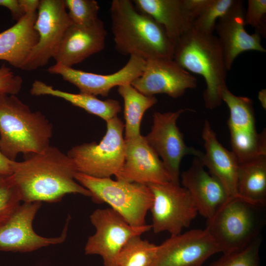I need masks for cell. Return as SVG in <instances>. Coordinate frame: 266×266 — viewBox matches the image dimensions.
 <instances>
[{"label":"cell","instance_id":"cell-1","mask_svg":"<svg viewBox=\"0 0 266 266\" xmlns=\"http://www.w3.org/2000/svg\"><path fill=\"white\" fill-rule=\"evenodd\" d=\"M12 177L24 202H57L68 194L91 197L89 190L74 178L77 172L70 157L50 145L43 151L24 155L13 161Z\"/></svg>","mask_w":266,"mask_h":266},{"label":"cell","instance_id":"cell-2","mask_svg":"<svg viewBox=\"0 0 266 266\" xmlns=\"http://www.w3.org/2000/svg\"><path fill=\"white\" fill-rule=\"evenodd\" d=\"M110 15L115 48L120 54L145 60L173 59L175 42L159 23L138 11L133 1L112 0Z\"/></svg>","mask_w":266,"mask_h":266},{"label":"cell","instance_id":"cell-3","mask_svg":"<svg viewBox=\"0 0 266 266\" xmlns=\"http://www.w3.org/2000/svg\"><path fill=\"white\" fill-rule=\"evenodd\" d=\"M53 125L41 112L33 111L16 95L0 93V149L10 160L49 147Z\"/></svg>","mask_w":266,"mask_h":266},{"label":"cell","instance_id":"cell-4","mask_svg":"<svg viewBox=\"0 0 266 266\" xmlns=\"http://www.w3.org/2000/svg\"><path fill=\"white\" fill-rule=\"evenodd\" d=\"M173 60L189 72L203 77L206 87L203 98L207 109L221 105L223 92L227 87V69L217 36L193 26L175 42Z\"/></svg>","mask_w":266,"mask_h":266},{"label":"cell","instance_id":"cell-5","mask_svg":"<svg viewBox=\"0 0 266 266\" xmlns=\"http://www.w3.org/2000/svg\"><path fill=\"white\" fill-rule=\"evenodd\" d=\"M265 206L240 197H229L207 220L205 229L223 254L239 250L261 236L266 223Z\"/></svg>","mask_w":266,"mask_h":266},{"label":"cell","instance_id":"cell-6","mask_svg":"<svg viewBox=\"0 0 266 266\" xmlns=\"http://www.w3.org/2000/svg\"><path fill=\"white\" fill-rule=\"evenodd\" d=\"M74 178L90 191L93 201L108 204L131 226L146 225L145 217L153 200L147 185L94 177L78 172Z\"/></svg>","mask_w":266,"mask_h":266},{"label":"cell","instance_id":"cell-7","mask_svg":"<svg viewBox=\"0 0 266 266\" xmlns=\"http://www.w3.org/2000/svg\"><path fill=\"white\" fill-rule=\"evenodd\" d=\"M106 122V133L99 143L77 145L67 153L77 172L94 177L108 178L115 175L122 166L125 150L124 124L117 116Z\"/></svg>","mask_w":266,"mask_h":266},{"label":"cell","instance_id":"cell-8","mask_svg":"<svg viewBox=\"0 0 266 266\" xmlns=\"http://www.w3.org/2000/svg\"><path fill=\"white\" fill-rule=\"evenodd\" d=\"M147 185L153 196L150 210L154 232H167L171 236L181 233L198 214L189 192L180 184L171 182Z\"/></svg>","mask_w":266,"mask_h":266},{"label":"cell","instance_id":"cell-9","mask_svg":"<svg viewBox=\"0 0 266 266\" xmlns=\"http://www.w3.org/2000/svg\"><path fill=\"white\" fill-rule=\"evenodd\" d=\"M90 219L96 232L87 240L85 254L100 256L104 266H115L117 256L126 243L132 237L152 229L151 225L147 224L131 226L111 208L97 209Z\"/></svg>","mask_w":266,"mask_h":266},{"label":"cell","instance_id":"cell-10","mask_svg":"<svg viewBox=\"0 0 266 266\" xmlns=\"http://www.w3.org/2000/svg\"><path fill=\"white\" fill-rule=\"evenodd\" d=\"M193 110L182 108L173 112H154L150 132L145 138L162 161L169 176L170 182L180 184V165L187 155L200 157L202 152L188 147L183 135L177 126L181 114Z\"/></svg>","mask_w":266,"mask_h":266},{"label":"cell","instance_id":"cell-11","mask_svg":"<svg viewBox=\"0 0 266 266\" xmlns=\"http://www.w3.org/2000/svg\"><path fill=\"white\" fill-rule=\"evenodd\" d=\"M34 28L38 41L21 69L33 70L55 56L68 28L72 24L64 0H40Z\"/></svg>","mask_w":266,"mask_h":266},{"label":"cell","instance_id":"cell-12","mask_svg":"<svg viewBox=\"0 0 266 266\" xmlns=\"http://www.w3.org/2000/svg\"><path fill=\"white\" fill-rule=\"evenodd\" d=\"M41 205V202H24L0 226V251L31 252L43 247L62 243L65 240L70 216L59 237H45L34 231L33 222Z\"/></svg>","mask_w":266,"mask_h":266},{"label":"cell","instance_id":"cell-13","mask_svg":"<svg viewBox=\"0 0 266 266\" xmlns=\"http://www.w3.org/2000/svg\"><path fill=\"white\" fill-rule=\"evenodd\" d=\"M222 250L208 231L194 229L170 236L158 245L151 266H201Z\"/></svg>","mask_w":266,"mask_h":266},{"label":"cell","instance_id":"cell-14","mask_svg":"<svg viewBox=\"0 0 266 266\" xmlns=\"http://www.w3.org/2000/svg\"><path fill=\"white\" fill-rule=\"evenodd\" d=\"M131 85L146 96L164 94L172 98H178L187 90L198 86L196 78L190 72L167 58L145 60L142 74Z\"/></svg>","mask_w":266,"mask_h":266},{"label":"cell","instance_id":"cell-15","mask_svg":"<svg viewBox=\"0 0 266 266\" xmlns=\"http://www.w3.org/2000/svg\"><path fill=\"white\" fill-rule=\"evenodd\" d=\"M145 60L136 56H130L127 64L118 71L107 75L96 74L67 67L59 64L50 66L49 73L58 74L76 86L79 93L94 96H108L115 86L131 84L142 73Z\"/></svg>","mask_w":266,"mask_h":266},{"label":"cell","instance_id":"cell-16","mask_svg":"<svg viewBox=\"0 0 266 266\" xmlns=\"http://www.w3.org/2000/svg\"><path fill=\"white\" fill-rule=\"evenodd\" d=\"M123 165L115 175L116 180L148 185L170 182L164 164L145 136L125 139Z\"/></svg>","mask_w":266,"mask_h":266},{"label":"cell","instance_id":"cell-17","mask_svg":"<svg viewBox=\"0 0 266 266\" xmlns=\"http://www.w3.org/2000/svg\"><path fill=\"white\" fill-rule=\"evenodd\" d=\"M243 1L236 0L233 7L216 23L215 29L227 70L232 68L236 57L244 52H266L258 33H248L245 29Z\"/></svg>","mask_w":266,"mask_h":266},{"label":"cell","instance_id":"cell-18","mask_svg":"<svg viewBox=\"0 0 266 266\" xmlns=\"http://www.w3.org/2000/svg\"><path fill=\"white\" fill-rule=\"evenodd\" d=\"M107 32L99 18L87 25L71 24L66 30L54 57L56 64L71 67L102 51Z\"/></svg>","mask_w":266,"mask_h":266},{"label":"cell","instance_id":"cell-19","mask_svg":"<svg viewBox=\"0 0 266 266\" xmlns=\"http://www.w3.org/2000/svg\"><path fill=\"white\" fill-rule=\"evenodd\" d=\"M181 183L189 193L198 214L210 219L229 198L219 181L195 157L189 168L180 173Z\"/></svg>","mask_w":266,"mask_h":266},{"label":"cell","instance_id":"cell-20","mask_svg":"<svg viewBox=\"0 0 266 266\" xmlns=\"http://www.w3.org/2000/svg\"><path fill=\"white\" fill-rule=\"evenodd\" d=\"M201 136L205 153L199 158L203 165L222 184L229 197H239L237 191L239 162L236 156L219 141L208 120L204 121Z\"/></svg>","mask_w":266,"mask_h":266},{"label":"cell","instance_id":"cell-21","mask_svg":"<svg viewBox=\"0 0 266 266\" xmlns=\"http://www.w3.org/2000/svg\"><path fill=\"white\" fill-rule=\"evenodd\" d=\"M37 11L27 13L10 28L0 33V60L21 69L38 35L34 28Z\"/></svg>","mask_w":266,"mask_h":266},{"label":"cell","instance_id":"cell-22","mask_svg":"<svg viewBox=\"0 0 266 266\" xmlns=\"http://www.w3.org/2000/svg\"><path fill=\"white\" fill-rule=\"evenodd\" d=\"M136 8L159 23L175 42L193 26L184 0H134Z\"/></svg>","mask_w":266,"mask_h":266},{"label":"cell","instance_id":"cell-23","mask_svg":"<svg viewBox=\"0 0 266 266\" xmlns=\"http://www.w3.org/2000/svg\"><path fill=\"white\" fill-rule=\"evenodd\" d=\"M30 93L35 96L48 95L62 99L105 121L117 116L121 111L120 103L117 100L107 99L102 100L91 95L68 93L55 89L40 80L33 82Z\"/></svg>","mask_w":266,"mask_h":266},{"label":"cell","instance_id":"cell-24","mask_svg":"<svg viewBox=\"0 0 266 266\" xmlns=\"http://www.w3.org/2000/svg\"><path fill=\"white\" fill-rule=\"evenodd\" d=\"M237 191L241 198L266 205V155H260L239 163Z\"/></svg>","mask_w":266,"mask_h":266},{"label":"cell","instance_id":"cell-25","mask_svg":"<svg viewBox=\"0 0 266 266\" xmlns=\"http://www.w3.org/2000/svg\"><path fill=\"white\" fill-rule=\"evenodd\" d=\"M118 92L124 100L125 139L140 135V125L146 110L157 102L155 96L145 95L131 84L118 86Z\"/></svg>","mask_w":266,"mask_h":266},{"label":"cell","instance_id":"cell-26","mask_svg":"<svg viewBox=\"0 0 266 266\" xmlns=\"http://www.w3.org/2000/svg\"><path fill=\"white\" fill-rule=\"evenodd\" d=\"M224 101L230 110L228 125L230 131L256 132L253 101L246 97L237 96L227 87L222 94Z\"/></svg>","mask_w":266,"mask_h":266},{"label":"cell","instance_id":"cell-27","mask_svg":"<svg viewBox=\"0 0 266 266\" xmlns=\"http://www.w3.org/2000/svg\"><path fill=\"white\" fill-rule=\"evenodd\" d=\"M141 235L131 238L120 251L115 266H151L158 245L143 239Z\"/></svg>","mask_w":266,"mask_h":266},{"label":"cell","instance_id":"cell-28","mask_svg":"<svg viewBox=\"0 0 266 266\" xmlns=\"http://www.w3.org/2000/svg\"><path fill=\"white\" fill-rule=\"evenodd\" d=\"M232 151L239 163L250 160L260 155H266V129L261 133L231 131Z\"/></svg>","mask_w":266,"mask_h":266},{"label":"cell","instance_id":"cell-29","mask_svg":"<svg viewBox=\"0 0 266 266\" xmlns=\"http://www.w3.org/2000/svg\"><path fill=\"white\" fill-rule=\"evenodd\" d=\"M236 0H209L201 13L195 20L193 27L206 34H212L217 20L226 14Z\"/></svg>","mask_w":266,"mask_h":266},{"label":"cell","instance_id":"cell-30","mask_svg":"<svg viewBox=\"0 0 266 266\" xmlns=\"http://www.w3.org/2000/svg\"><path fill=\"white\" fill-rule=\"evenodd\" d=\"M261 236L246 246L223 256L210 266H260Z\"/></svg>","mask_w":266,"mask_h":266},{"label":"cell","instance_id":"cell-31","mask_svg":"<svg viewBox=\"0 0 266 266\" xmlns=\"http://www.w3.org/2000/svg\"><path fill=\"white\" fill-rule=\"evenodd\" d=\"M21 196L12 174L0 175V226L20 205Z\"/></svg>","mask_w":266,"mask_h":266},{"label":"cell","instance_id":"cell-32","mask_svg":"<svg viewBox=\"0 0 266 266\" xmlns=\"http://www.w3.org/2000/svg\"><path fill=\"white\" fill-rule=\"evenodd\" d=\"M68 16L73 24L87 25L99 19L100 6L95 0H64Z\"/></svg>","mask_w":266,"mask_h":266},{"label":"cell","instance_id":"cell-33","mask_svg":"<svg viewBox=\"0 0 266 266\" xmlns=\"http://www.w3.org/2000/svg\"><path fill=\"white\" fill-rule=\"evenodd\" d=\"M245 23L254 28L261 36L266 35V0H249L245 12Z\"/></svg>","mask_w":266,"mask_h":266},{"label":"cell","instance_id":"cell-34","mask_svg":"<svg viewBox=\"0 0 266 266\" xmlns=\"http://www.w3.org/2000/svg\"><path fill=\"white\" fill-rule=\"evenodd\" d=\"M23 82L22 77L4 64L0 67V93L17 95L22 89Z\"/></svg>","mask_w":266,"mask_h":266},{"label":"cell","instance_id":"cell-35","mask_svg":"<svg viewBox=\"0 0 266 266\" xmlns=\"http://www.w3.org/2000/svg\"><path fill=\"white\" fill-rule=\"evenodd\" d=\"M0 6L8 9L12 18L17 21L26 14L21 7L19 0H0Z\"/></svg>","mask_w":266,"mask_h":266},{"label":"cell","instance_id":"cell-36","mask_svg":"<svg viewBox=\"0 0 266 266\" xmlns=\"http://www.w3.org/2000/svg\"><path fill=\"white\" fill-rule=\"evenodd\" d=\"M208 0H184L185 5L194 21L206 5Z\"/></svg>","mask_w":266,"mask_h":266},{"label":"cell","instance_id":"cell-37","mask_svg":"<svg viewBox=\"0 0 266 266\" xmlns=\"http://www.w3.org/2000/svg\"><path fill=\"white\" fill-rule=\"evenodd\" d=\"M13 162L5 157L0 149V175H10L12 174Z\"/></svg>","mask_w":266,"mask_h":266},{"label":"cell","instance_id":"cell-38","mask_svg":"<svg viewBox=\"0 0 266 266\" xmlns=\"http://www.w3.org/2000/svg\"><path fill=\"white\" fill-rule=\"evenodd\" d=\"M25 14L37 11L40 4L39 0H19Z\"/></svg>","mask_w":266,"mask_h":266},{"label":"cell","instance_id":"cell-39","mask_svg":"<svg viewBox=\"0 0 266 266\" xmlns=\"http://www.w3.org/2000/svg\"><path fill=\"white\" fill-rule=\"evenodd\" d=\"M266 90L263 89L259 93L258 98L262 105V106L266 109Z\"/></svg>","mask_w":266,"mask_h":266}]
</instances>
